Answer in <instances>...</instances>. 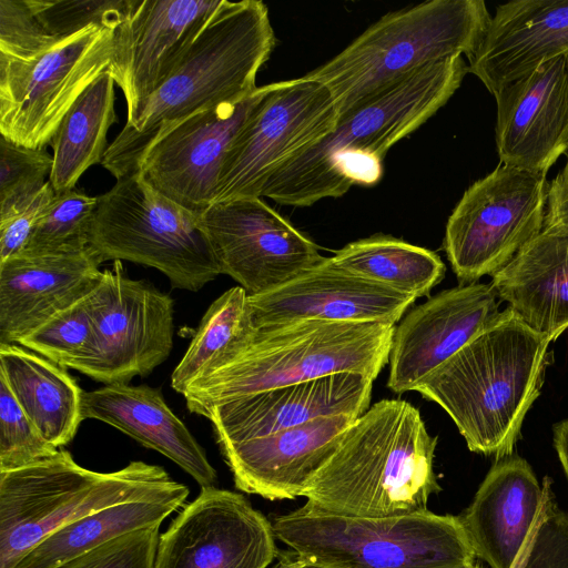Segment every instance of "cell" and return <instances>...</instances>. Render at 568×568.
I'll use <instances>...</instances> for the list:
<instances>
[{"label":"cell","instance_id":"cell-2","mask_svg":"<svg viewBox=\"0 0 568 568\" xmlns=\"http://www.w3.org/2000/svg\"><path fill=\"white\" fill-rule=\"evenodd\" d=\"M274 45L264 2L222 0L173 72L106 148L102 165L116 180L134 173L153 143L179 123L252 94Z\"/></svg>","mask_w":568,"mask_h":568},{"label":"cell","instance_id":"cell-34","mask_svg":"<svg viewBox=\"0 0 568 568\" xmlns=\"http://www.w3.org/2000/svg\"><path fill=\"white\" fill-rule=\"evenodd\" d=\"M97 205L98 196H89L75 189L55 194L21 254L69 252L88 247Z\"/></svg>","mask_w":568,"mask_h":568},{"label":"cell","instance_id":"cell-46","mask_svg":"<svg viewBox=\"0 0 568 568\" xmlns=\"http://www.w3.org/2000/svg\"><path fill=\"white\" fill-rule=\"evenodd\" d=\"M474 568H480V567L476 565Z\"/></svg>","mask_w":568,"mask_h":568},{"label":"cell","instance_id":"cell-22","mask_svg":"<svg viewBox=\"0 0 568 568\" xmlns=\"http://www.w3.org/2000/svg\"><path fill=\"white\" fill-rule=\"evenodd\" d=\"M357 417L322 416L266 436L221 445L235 487L268 500L303 497Z\"/></svg>","mask_w":568,"mask_h":568},{"label":"cell","instance_id":"cell-23","mask_svg":"<svg viewBox=\"0 0 568 568\" xmlns=\"http://www.w3.org/2000/svg\"><path fill=\"white\" fill-rule=\"evenodd\" d=\"M102 262L90 246L19 254L0 263V344H18L53 315L90 294Z\"/></svg>","mask_w":568,"mask_h":568},{"label":"cell","instance_id":"cell-32","mask_svg":"<svg viewBox=\"0 0 568 568\" xmlns=\"http://www.w3.org/2000/svg\"><path fill=\"white\" fill-rule=\"evenodd\" d=\"M255 332L246 291L234 286L224 292L205 312L190 346L173 371V389L183 395L204 368L235 354Z\"/></svg>","mask_w":568,"mask_h":568},{"label":"cell","instance_id":"cell-21","mask_svg":"<svg viewBox=\"0 0 568 568\" xmlns=\"http://www.w3.org/2000/svg\"><path fill=\"white\" fill-rule=\"evenodd\" d=\"M373 381L337 373L244 396L203 409L219 446L292 428L315 418L362 416L371 406Z\"/></svg>","mask_w":568,"mask_h":568},{"label":"cell","instance_id":"cell-42","mask_svg":"<svg viewBox=\"0 0 568 568\" xmlns=\"http://www.w3.org/2000/svg\"><path fill=\"white\" fill-rule=\"evenodd\" d=\"M544 225L568 229V158L562 170L548 185Z\"/></svg>","mask_w":568,"mask_h":568},{"label":"cell","instance_id":"cell-11","mask_svg":"<svg viewBox=\"0 0 568 568\" xmlns=\"http://www.w3.org/2000/svg\"><path fill=\"white\" fill-rule=\"evenodd\" d=\"M546 175L500 163L473 183L448 217L444 250L462 285L494 276L542 230Z\"/></svg>","mask_w":568,"mask_h":568},{"label":"cell","instance_id":"cell-43","mask_svg":"<svg viewBox=\"0 0 568 568\" xmlns=\"http://www.w3.org/2000/svg\"><path fill=\"white\" fill-rule=\"evenodd\" d=\"M554 446L568 480V418L554 425Z\"/></svg>","mask_w":568,"mask_h":568},{"label":"cell","instance_id":"cell-26","mask_svg":"<svg viewBox=\"0 0 568 568\" xmlns=\"http://www.w3.org/2000/svg\"><path fill=\"white\" fill-rule=\"evenodd\" d=\"M82 419H98L154 449L187 473L201 488L217 474L203 447L165 403L160 388L111 384L82 393Z\"/></svg>","mask_w":568,"mask_h":568},{"label":"cell","instance_id":"cell-8","mask_svg":"<svg viewBox=\"0 0 568 568\" xmlns=\"http://www.w3.org/2000/svg\"><path fill=\"white\" fill-rule=\"evenodd\" d=\"M276 539L318 568H474L477 558L460 516L430 510L354 517L304 505L275 516Z\"/></svg>","mask_w":568,"mask_h":568},{"label":"cell","instance_id":"cell-16","mask_svg":"<svg viewBox=\"0 0 568 568\" xmlns=\"http://www.w3.org/2000/svg\"><path fill=\"white\" fill-rule=\"evenodd\" d=\"M264 93L221 103L185 119L144 154L139 170L161 193L195 212L213 204L220 171L239 131Z\"/></svg>","mask_w":568,"mask_h":568},{"label":"cell","instance_id":"cell-13","mask_svg":"<svg viewBox=\"0 0 568 568\" xmlns=\"http://www.w3.org/2000/svg\"><path fill=\"white\" fill-rule=\"evenodd\" d=\"M93 332V353L82 374L97 382L128 384L162 364L173 346L172 297L142 280H132L120 261L102 271L87 296Z\"/></svg>","mask_w":568,"mask_h":568},{"label":"cell","instance_id":"cell-31","mask_svg":"<svg viewBox=\"0 0 568 568\" xmlns=\"http://www.w3.org/2000/svg\"><path fill=\"white\" fill-rule=\"evenodd\" d=\"M332 260L352 274L416 298L428 296L446 271L435 252L382 234L346 244Z\"/></svg>","mask_w":568,"mask_h":568},{"label":"cell","instance_id":"cell-1","mask_svg":"<svg viewBox=\"0 0 568 568\" xmlns=\"http://www.w3.org/2000/svg\"><path fill=\"white\" fill-rule=\"evenodd\" d=\"M467 72L462 55L409 72L341 115L326 136L282 164L262 196L300 207L343 196L353 185H375L387 151L444 106Z\"/></svg>","mask_w":568,"mask_h":568},{"label":"cell","instance_id":"cell-36","mask_svg":"<svg viewBox=\"0 0 568 568\" xmlns=\"http://www.w3.org/2000/svg\"><path fill=\"white\" fill-rule=\"evenodd\" d=\"M58 450L41 435L0 378V471L36 464Z\"/></svg>","mask_w":568,"mask_h":568},{"label":"cell","instance_id":"cell-3","mask_svg":"<svg viewBox=\"0 0 568 568\" xmlns=\"http://www.w3.org/2000/svg\"><path fill=\"white\" fill-rule=\"evenodd\" d=\"M436 445L418 408L382 399L346 429L306 488L304 506L354 517L425 511L442 490L434 471Z\"/></svg>","mask_w":568,"mask_h":568},{"label":"cell","instance_id":"cell-9","mask_svg":"<svg viewBox=\"0 0 568 568\" xmlns=\"http://www.w3.org/2000/svg\"><path fill=\"white\" fill-rule=\"evenodd\" d=\"M89 246L101 262L124 260L152 266L173 287L191 292L221 274L200 212L161 193L140 170L98 196Z\"/></svg>","mask_w":568,"mask_h":568},{"label":"cell","instance_id":"cell-28","mask_svg":"<svg viewBox=\"0 0 568 568\" xmlns=\"http://www.w3.org/2000/svg\"><path fill=\"white\" fill-rule=\"evenodd\" d=\"M0 378L51 445L60 448L73 439L83 420V390L65 367L14 344H0Z\"/></svg>","mask_w":568,"mask_h":568},{"label":"cell","instance_id":"cell-17","mask_svg":"<svg viewBox=\"0 0 568 568\" xmlns=\"http://www.w3.org/2000/svg\"><path fill=\"white\" fill-rule=\"evenodd\" d=\"M222 0H135L114 30L108 73L122 90L126 123L163 84Z\"/></svg>","mask_w":568,"mask_h":568},{"label":"cell","instance_id":"cell-38","mask_svg":"<svg viewBox=\"0 0 568 568\" xmlns=\"http://www.w3.org/2000/svg\"><path fill=\"white\" fill-rule=\"evenodd\" d=\"M551 484L546 476L540 510L518 568H568V511L558 507Z\"/></svg>","mask_w":568,"mask_h":568},{"label":"cell","instance_id":"cell-39","mask_svg":"<svg viewBox=\"0 0 568 568\" xmlns=\"http://www.w3.org/2000/svg\"><path fill=\"white\" fill-rule=\"evenodd\" d=\"M160 526L130 531L54 568H154Z\"/></svg>","mask_w":568,"mask_h":568},{"label":"cell","instance_id":"cell-10","mask_svg":"<svg viewBox=\"0 0 568 568\" xmlns=\"http://www.w3.org/2000/svg\"><path fill=\"white\" fill-rule=\"evenodd\" d=\"M114 30L90 26L27 60L0 54V134L29 149L51 144L64 116L110 67Z\"/></svg>","mask_w":568,"mask_h":568},{"label":"cell","instance_id":"cell-15","mask_svg":"<svg viewBox=\"0 0 568 568\" xmlns=\"http://www.w3.org/2000/svg\"><path fill=\"white\" fill-rule=\"evenodd\" d=\"M275 539L242 494L204 487L160 535L154 568H267L280 555Z\"/></svg>","mask_w":568,"mask_h":568},{"label":"cell","instance_id":"cell-45","mask_svg":"<svg viewBox=\"0 0 568 568\" xmlns=\"http://www.w3.org/2000/svg\"><path fill=\"white\" fill-rule=\"evenodd\" d=\"M303 568H318V567H314V566L305 565Z\"/></svg>","mask_w":568,"mask_h":568},{"label":"cell","instance_id":"cell-29","mask_svg":"<svg viewBox=\"0 0 568 568\" xmlns=\"http://www.w3.org/2000/svg\"><path fill=\"white\" fill-rule=\"evenodd\" d=\"M114 80L101 74L77 100L59 126L51 146L53 164L49 175L55 194L74 190L81 175L102 162L106 135L116 121Z\"/></svg>","mask_w":568,"mask_h":568},{"label":"cell","instance_id":"cell-24","mask_svg":"<svg viewBox=\"0 0 568 568\" xmlns=\"http://www.w3.org/2000/svg\"><path fill=\"white\" fill-rule=\"evenodd\" d=\"M568 55V0H517L496 7L488 30L467 59L495 95L507 84Z\"/></svg>","mask_w":568,"mask_h":568},{"label":"cell","instance_id":"cell-40","mask_svg":"<svg viewBox=\"0 0 568 568\" xmlns=\"http://www.w3.org/2000/svg\"><path fill=\"white\" fill-rule=\"evenodd\" d=\"M58 41L48 33L27 0H0V54L27 60Z\"/></svg>","mask_w":568,"mask_h":568},{"label":"cell","instance_id":"cell-41","mask_svg":"<svg viewBox=\"0 0 568 568\" xmlns=\"http://www.w3.org/2000/svg\"><path fill=\"white\" fill-rule=\"evenodd\" d=\"M55 196L48 182L30 200L0 215V263L21 254L38 223Z\"/></svg>","mask_w":568,"mask_h":568},{"label":"cell","instance_id":"cell-33","mask_svg":"<svg viewBox=\"0 0 568 568\" xmlns=\"http://www.w3.org/2000/svg\"><path fill=\"white\" fill-rule=\"evenodd\" d=\"M87 296L53 315L24 336L18 345L58 365L82 373L94 347L93 324Z\"/></svg>","mask_w":568,"mask_h":568},{"label":"cell","instance_id":"cell-5","mask_svg":"<svg viewBox=\"0 0 568 568\" xmlns=\"http://www.w3.org/2000/svg\"><path fill=\"white\" fill-rule=\"evenodd\" d=\"M395 326L305 320L256 328L240 351L205 368L183 393L191 413L276 387L337 373L374 381L386 363Z\"/></svg>","mask_w":568,"mask_h":568},{"label":"cell","instance_id":"cell-7","mask_svg":"<svg viewBox=\"0 0 568 568\" xmlns=\"http://www.w3.org/2000/svg\"><path fill=\"white\" fill-rule=\"evenodd\" d=\"M491 16L483 0H428L390 11L304 77L324 84L339 116L409 72L481 43Z\"/></svg>","mask_w":568,"mask_h":568},{"label":"cell","instance_id":"cell-4","mask_svg":"<svg viewBox=\"0 0 568 568\" xmlns=\"http://www.w3.org/2000/svg\"><path fill=\"white\" fill-rule=\"evenodd\" d=\"M548 336L509 306L417 387L453 419L470 452L511 456L550 363Z\"/></svg>","mask_w":568,"mask_h":568},{"label":"cell","instance_id":"cell-14","mask_svg":"<svg viewBox=\"0 0 568 568\" xmlns=\"http://www.w3.org/2000/svg\"><path fill=\"white\" fill-rule=\"evenodd\" d=\"M221 274L258 295L318 264V246L261 197L213 203L200 212Z\"/></svg>","mask_w":568,"mask_h":568},{"label":"cell","instance_id":"cell-18","mask_svg":"<svg viewBox=\"0 0 568 568\" xmlns=\"http://www.w3.org/2000/svg\"><path fill=\"white\" fill-rule=\"evenodd\" d=\"M491 284H459L430 296L395 326L387 387L396 394L419 384L498 318Z\"/></svg>","mask_w":568,"mask_h":568},{"label":"cell","instance_id":"cell-6","mask_svg":"<svg viewBox=\"0 0 568 568\" xmlns=\"http://www.w3.org/2000/svg\"><path fill=\"white\" fill-rule=\"evenodd\" d=\"M189 494L161 466L136 460L98 473L80 466L65 449L0 471V568H13L51 532L94 511L138 500H186Z\"/></svg>","mask_w":568,"mask_h":568},{"label":"cell","instance_id":"cell-35","mask_svg":"<svg viewBox=\"0 0 568 568\" xmlns=\"http://www.w3.org/2000/svg\"><path fill=\"white\" fill-rule=\"evenodd\" d=\"M48 33L57 39L97 24L115 30L135 0H27Z\"/></svg>","mask_w":568,"mask_h":568},{"label":"cell","instance_id":"cell-12","mask_svg":"<svg viewBox=\"0 0 568 568\" xmlns=\"http://www.w3.org/2000/svg\"><path fill=\"white\" fill-rule=\"evenodd\" d=\"M328 89L305 77L264 85V93L224 158L213 203L262 197L270 176L336 125Z\"/></svg>","mask_w":568,"mask_h":568},{"label":"cell","instance_id":"cell-37","mask_svg":"<svg viewBox=\"0 0 568 568\" xmlns=\"http://www.w3.org/2000/svg\"><path fill=\"white\" fill-rule=\"evenodd\" d=\"M53 156L0 139V215L36 195L48 182Z\"/></svg>","mask_w":568,"mask_h":568},{"label":"cell","instance_id":"cell-44","mask_svg":"<svg viewBox=\"0 0 568 568\" xmlns=\"http://www.w3.org/2000/svg\"><path fill=\"white\" fill-rule=\"evenodd\" d=\"M305 565L291 551L282 555L280 561L273 568H303Z\"/></svg>","mask_w":568,"mask_h":568},{"label":"cell","instance_id":"cell-27","mask_svg":"<svg viewBox=\"0 0 568 568\" xmlns=\"http://www.w3.org/2000/svg\"><path fill=\"white\" fill-rule=\"evenodd\" d=\"M490 284L528 326L555 341L568 328V229L544 225Z\"/></svg>","mask_w":568,"mask_h":568},{"label":"cell","instance_id":"cell-19","mask_svg":"<svg viewBox=\"0 0 568 568\" xmlns=\"http://www.w3.org/2000/svg\"><path fill=\"white\" fill-rule=\"evenodd\" d=\"M416 297L352 274L332 257L284 284L258 295H248L256 328L305 320L395 324Z\"/></svg>","mask_w":568,"mask_h":568},{"label":"cell","instance_id":"cell-47","mask_svg":"<svg viewBox=\"0 0 568 568\" xmlns=\"http://www.w3.org/2000/svg\"><path fill=\"white\" fill-rule=\"evenodd\" d=\"M567 64H568V55H567Z\"/></svg>","mask_w":568,"mask_h":568},{"label":"cell","instance_id":"cell-30","mask_svg":"<svg viewBox=\"0 0 568 568\" xmlns=\"http://www.w3.org/2000/svg\"><path fill=\"white\" fill-rule=\"evenodd\" d=\"M184 501L138 500L94 511L51 532L32 547L13 568H54L130 531L161 526Z\"/></svg>","mask_w":568,"mask_h":568},{"label":"cell","instance_id":"cell-25","mask_svg":"<svg viewBox=\"0 0 568 568\" xmlns=\"http://www.w3.org/2000/svg\"><path fill=\"white\" fill-rule=\"evenodd\" d=\"M544 490L526 459H498L459 515L477 558L514 568L538 517Z\"/></svg>","mask_w":568,"mask_h":568},{"label":"cell","instance_id":"cell-20","mask_svg":"<svg viewBox=\"0 0 568 568\" xmlns=\"http://www.w3.org/2000/svg\"><path fill=\"white\" fill-rule=\"evenodd\" d=\"M494 97L500 163L546 175L568 152L567 55L541 64Z\"/></svg>","mask_w":568,"mask_h":568}]
</instances>
